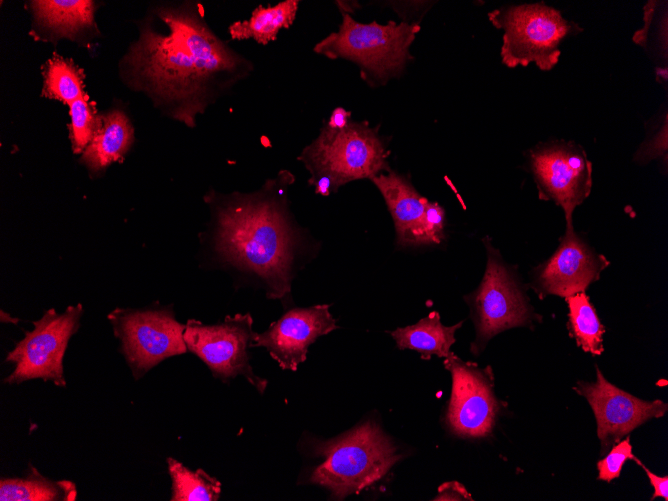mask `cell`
I'll use <instances>...</instances> for the list:
<instances>
[{"label":"cell","instance_id":"obj_12","mask_svg":"<svg viewBox=\"0 0 668 501\" xmlns=\"http://www.w3.org/2000/svg\"><path fill=\"white\" fill-rule=\"evenodd\" d=\"M444 364L452 375L446 416L450 430L461 437L486 436L494 426L498 409L490 368L480 369L451 352Z\"/></svg>","mask_w":668,"mask_h":501},{"label":"cell","instance_id":"obj_22","mask_svg":"<svg viewBox=\"0 0 668 501\" xmlns=\"http://www.w3.org/2000/svg\"><path fill=\"white\" fill-rule=\"evenodd\" d=\"M42 94L70 106L86 95L84 73L71 59L54 55L42 68Z\"/></svg>","mask_w":668,"mask_h":501},{"label":"cell","instance_id":"obj_30","mask_svg":"<svg viewBox=\"0 0 668 501\" xmlns=\"http://www.w3.org/2000/svg\"><path fill=\"white\" fill-rule=\"evenodd\" d=\"M434 500H472V498L460 483L447 482L439 487V494Z\"/></svg>","mask_w":668,"mask_h":501},{"label":"cell","instance_id":"obj_4","mask_svg":"<svg viewBox=\"0 0 668 501\" xmlns=\"http://www.w3.org/2000/svg\"><path fill=\"white\" fill-rule=\"evenodd\" d=\"M419 31L418 23L365 24L343 12L338 30L319 41L313 50L332 60L355 63L362 79L370 86H377L399 75L413 58L409 47Z\"/></svg>","mask_w":668,"mask_h":501},{"label":"cell","instance_id":"obj_11","mask_svg":"<svg viewBox=\"0 0 668 501\" xmlns=\"http://www.w3.org/2000/svg\"><path fill=\"white\" fill-rule=\"evenodd\" d=\"M529 162L539 198L560 206L566 232L574 231L573 211L589 196L592 187V164L584 149L572 141L542 144L530 152Z\"/></svg>","mask_w":668,"mask_h":501},{"label":"cell","instance_id":"obj_6","mask_svg":"<svg viewBox=\"0 0 668 501\" xmlns=\"http://www.w3.org/2000/svg\"><path fill=\"white\" fill-rule=\"evenodd\" d=\"M386 151L377 131L367 122L349 121L343 129L326 124L318 137L306 146L298 160L310 173V179L328 176L336 192L342 185L388 172Z\"/></svg>","mask_w":668,"mask_h":501},{"label":"cell","instance_id":"obj_8","mask_svg":"<svg viewBox=\"0 0 668 501\" xmlns=\"http://www.w3.org/2000/svg\"><path fill=\"white\" fill-rule=\"evenodd\" d=\"M83 313L81 304L68 306L57 313L51 308L33 322L34 328L10 351L6 362L14 364L13 371L4 379L8 384L28 380L51 381L65 387L63 358L72 335L78 330Z\"/></svg>","mask_w":668,"mask_h":501},{"label":"cell","instance_id":"obj_26","mask_svg":"<svg viewBox=\"0 0 668 501\" xmlns=\"http://www.w3.org/2000/svg\"><path fill=\"white\" fill-rule=\"evenodd\" d=\"M661 2L649 1L644 7V22L642 29L634 34L636 44L647 50H654L660 57L667 58V11L659 8Z\"/></svg>","mask_w":668,"mask_h":501},{"label":"cell","instance_id":"obj_23","mask_svg":"<svg viewBox=\"0 0 668 501\" xmlns=\"http://www.w3.org/2000/svg\"><path fill=\"white\" fill-rule=\"evenodd\" d=\"M569 306V328L577 344L586 352H603L602 335L605 331L589 297L580 292L566 298Z\"/></svg>","mask_w":668,"mask_h":501},{"label":"cell","instance_id":"obj_29","mask_svg":"<svg viewBox=\"0 0 668 501\" xmlns=\"http://www.w3.org/2000/svg\"><path fill=\"white\" fill-rule=\"evenodd\" d=\"M659 124L653 126L645 141L634 156L638 163H648L653 159L664 157L667 160V115L660 118Z\"/></svg>","mask_w":668,"mask_h":501},{"label":"cell","instance_id":"obj_20","mask_svg":"<svg viewBox=\"0 0 668 501\" xmlns=\"http://www.w3.org/2000/svg\"><path fill=\"white\" fill-rule=\"evenodd\" d=\"M463 324L445 326L440 321L438 312H431L414 325L397 328L391 332L399 349H412L429 359L432 355L447 357L450 347L455 342V332Z\"/></svg>","mask_w":668,"mask_h":501},{"label":"cell","instance_id":"obj_18","mask_svg":"<svg viewBox=\"0 0 668 501\" xmlns=\"http://www.w3.org/2000/svg\"><path fill=\"white\" fill-rule=\"evenodd\" d=\"M102 126L82 152L80 161L90 173L98 174L120 160L134 141V129L127 115L114 109L103 115Z\"/></svg>","mask_w":668,"mask_h":501},{"label":"cell","instance_id":"obj_5","mask_svg":"<svg viewBox=\"0 0 668 501\" xmlns=\"http://www.w3.org/2000/svg\"><path fill=\"white\" fill-rule=\"evenodd\" d=\"M488 18L503 31L500 54L509 68L534 63L543 71L551 70L559 61L562 42L582 31L543 2L503 6L491 11Z\"/></svg>","mask_w":668,"mask_h":501},{"label":"cell","instance_id":"obj_3","mask_svg":"<svg viewBox=\"0 0 668 501\" xmlns=\"http://www.w3.org/2000/svg\"><path fill=\"white\" fill-rule=\"evenodd\" d=\"M315 452L322 461L312 470L309 482L326 488L337 500L374 484L400 458L397 447L373 421L317 442Z\"/></svg>","mask_w":668,"mask_h":501},{"label":"cell","instance_id":"obj_28","mask_svg":"<svg viewBox=\"0 0 668 501\" xmlns=\"http://www.w3.org/2000/svg\"><path fill=\"white\" fill-rule=\"evenodd\" d=\"M629 459L640 462L633 455L630 438L627 437L614 445L606 457L597 462L598 479L611 482L619 477L622 466Z\"/></svg>","mask_w":668,"mask_h":501},{"label":"cell","instance_id":"obj_16","mask_svg":"<svg viewBox=\"0 0 668 501\" xmlns=\"http://www.w3.org/2000/svg\"><path fill=\"white\" fill-rule=\"evenodd\" d=\"M381 192L394 221L397 244L416 246L428 200L403 176L390 170L370 179Z\"/></svg>","mask_w":668,"mask_h":501},{"label":"cell","instance_id":"obj_31","mask_svg":"<svg viewBox=\"0 0 668 501\" xmlns=\"http://www.w3.org/2000/svg\"><path fill=\"white\" fill-rule=\"evenodd\" d=\"M642 466L646 474L648 475V478L650 480L651 485L654 488V494L651 498V500L657 498V497H662L664 500H668V477L667 476H658L654 473H652L650 470H648L644 465H642L640 462L638 463Z\"/></svg>","mask_w":668,"mask_h":501},{"label":"cell","instance_id":"obj_14","mask_svg":"<svg viewBox=\"0 0 668 501\" xmlns=\"http://www.w3.org/2000/svg\"><path fill=\"white\" fill-rule=\"evenodd\" d=\"M336 328L329 305L292 308L266 331L255 333L251 347H264L282 369L296 371L306 360L308 347Z\"/></svg>","mask_w":668,"mask_h":501},{"label":"cell","instance_id":"obj_33","mask_svg":"<svg viewBox=\"0 0 668 501\" xmlns=\"http://www.w3.org/2000/svg\"><path fill=\"white\" fill-rule=\"evenodd\" d=\"M1 322H3V323H9L10 322V323H13V324H17L18 319L11 317L10 314L5 313L3 310H1Z\"/></svg>","mask_w":668,"mask_h":501},{"label":"cell","instance_id":"obj_15","mask_svg":"<svg viewBox=\"0 0 668 501\" xmlns=\"http://www.w3.org/2000/svg\"><path fill=\"white\" fill-rule=\"evenodd\" d=\"M609 265L575 231L565 232L555 253L534 270V287L540 297L548 294L564 298L584 292Z\"/></svg>","mask_w":668,"mask_h":501},{"label":"cell","instance_id":"obj_9","mask_svg":"<svg viewBox=\"0 0 668 501\" xmlns=\"http://www.w3.org/2000/svg\"><path fill=\"white\" fill-rule=\"evenodd\" d=\"M487 266L477 290L466 300L472 310L476 340L472 350L479 352L496 334L531 322L533 313L517 278L504 263L489 238H484Z\"/></svg>","mask_w":668,"mask_h":501},{"label":"cell","instance_id":"obj_1","mask_svg":"<svg viewBox=\"0 0 668 501\" xmlns=\"http://www.w3.org/2000/svg\"><path fill=\"white\" fill-rule=\"evenodd\" d=\"M123 61L128 83L190 128L254 71L253 62L219 38L192 1L159 5Z\"/></svg>","mask_w":668,"mask_h":501},{"label":"cell","instance_id":"obj_2","mask_svg":"<svg viewBox=\"0 0 668 501\" xmlns=\"http://www.w3.org/2000/svg\"><path fill=\"white\" fill-rule=\"evenodd\" d=\"M295 181L288 170L256 191L205 196L213 221L214 249L220 260L262 283L270 299L290 293L303 234L288 202Z\"/></svg>","mask_w":668,"mask_h":501},{"label":"cell","instance_id":"obj_19","mask_svg":"<svg viewBox=\"0 0 668 501\" xmlns=\"http://www.w3.org/2000/svg\"><path fill=\"white\" fill-rule=\"evenodd\" d=\"M300 1L285 0L275 5L257 6L245 20L233 22L228 32L233 40L253 39L260 45L275 41L282 29L295 21Z\"/></svg>","mask_w":668,"mask_h":501},{"label":"cell","instance_id":"obj_17","mask_svg":"<svg viewBox=\"0 0 668 501\" xmlns=\"http://www.w3.org/2000/svg\"><path fill=\"white\" fill-rule=\"evenodd\" d=\"M29 3L37 26L49 38L76 40L96 27L93 1L39 0Z\"/></svg>","mask_w":668,"mask_h":501},{"label":"cell","instance_id":"obj_25","mask_svg":"<svg viewBox=\"0 0 668 501\" xmlns=\"http://www.w3.org/2000/svg\"><path fill=\"white\" fill-rule=\"evenodd\" d=\"M69 139L75 154H82L102 126L95 103L84 95L69 106Z\"/></svg>","mask_w":668,"mask_h":501},{"label":"cell","instance_id":"obj_21","mask_svg":"<svg viewBox=\"0 0 668 501\" xmlns=\"http://www.w3.org/2000/svg\"><path fill=\"white\" fill-rule=\"evenodd\" d=\"M77 489L68 480L53 481L30 466L23 477L0 480L1 501H74Z\"/></svg>","mask_w":668,"mask_h":501},{"label":"cell","instance_id":"obj_32","mask_svg":"<svg viewBox=\"0 0 668 501\" xmlns=\"http://www.w3.org/2000/svg\"><path fill=\"white\" fill-rule=\"evenodd\" d=\"M351 112L343 107H336L327 122L325 123L330 129L339 130L346 127L349 123Z\"/></svg>","mask_w":668,"mask_h":501},{"label":"cell","instance_id":"obj_13","mask_svg":"<svg viewBox=\"0 0 668 501\" xmlns=\"http://www.w3.org/2000/svg\"><path fill=\"white\" fill-rule=\"evenodd\" d=\"M594 383L578 382L575 390L589 402L597 421L602 453L651 418L662 417L667 404L641 400L608 382L598 367Z\"/></svg>","mask_w":668,"mask_h":501},{"label":"cell","instance_id":"obj_7","mask_svg":"<svg viewBox=\"0 0 668 501\" xmlns=\"http://www.w3.org/2000/svg\"><path fill=\"white\" fill-rule=\"evenodd\" d=\"M108 318L135 379L161 361L187 351L185 325L176 320L172 308H116Z\"/></svg>","mask_w":668,"mask_h":501},{"label":"cell","instance_id":"obj_10","mask_svg":"<svg viewBox=\"0 0 668 501\" xmlns=\"http://www.w3.org/2000/svg\"><path fill=\"white\" fill-rule=\"evenodd\" d=\"M249 313L226 316L217 324H203L188 320L185 324L184 340L192 353L199 357L221 380L243 375L263 393L267 381L255 375L249 364L248 347H251L255 333Z\"/></svg>","mask_w":668,"mask_h":501},{"label":"cell","instance_id":"obj_27","mask_svg":"<svg viewBox=\"0 0 668 501\" xmlns=\"http://www.w3.org/2000/svg\"><path fill=\"white\" fill-rule=\"evenodd\" d=\"M445 211L437 202L428 201L417 237V245L439 244L444 239Z\"/></svg>","mask_w":668,"mask_h":501},{"label":"cell","instance_id":"obj_24","mask_svg":"<svg viewBox=\"0 0 668 501\" xmlns=\"http://www.w3.org/2000/svg\"><path fill=\"white\" fill-rule=\"evenodd\" d=\"M168 471L172 480V501H216L221 493V483L202 469L191 471L174 458H168Z\"/></svg>","mask_w":668,"mask_h":501}]
</instances>
